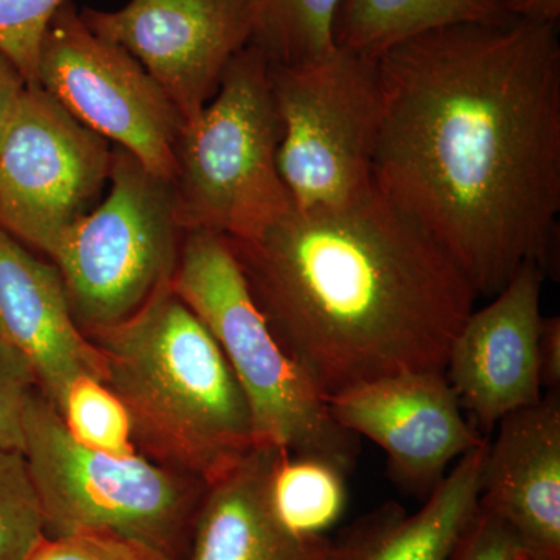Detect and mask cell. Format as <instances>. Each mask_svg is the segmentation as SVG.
Here are the masks:
<instances>
[{
  "instance_id": "1",
  "label": "cell",
  "mask_w": 560,
  "mask_h": 560,
  "mask_svg": "<svg viewBox=\"0 0 560 560\" xmlns=\"http://www.w3.org/2000/svg\"><path fill=\"white\" fill-rule=\"evenodd\" d=\"M375 187L441 243L477 296L547 268L560 213L558 25L500 14L377 60Z\"/></svg>"
},
{
  "instance_id": "2",
  "label": "cell",
  "mask_w": 560,
  "mask_h": 560,
  "mask_svg": "<svg viewBox=\"0 0 560 560\" xmlns=\"http://www.w3.org/2000/svg\"><path fill=\"white\" fill-rule=\"evenodd\" d=\"M224 241L280 348L326 400L378 378L445 374L478 298L441 243L377 187Z\"/></svg>"
},
{
  "instance_id": "3",
  "label": "cell",
  "mask_w": 560,
  "mask_h": 560,
  "mask_svg": "<svg viewBox=\"0 0 560 560\" xmlns=\"http://www.w3.org/2000/svg\"><path fill=\"white\" fill-rule=\"evenodd\" d=\"M88 340L105 363V385L130 418L136 448L205 482L256 447L245 394L208 327L161 287L117 326Z\"/></svg>"
},
{
  "instance_id": "4",
  "label": "cell",
  "mask_w": 560,
  "mask_h": 560,
  "mask_svg": "<svg viewBox=\"0 0 560 560\" xmlns=\"http://www.w3.org/2000/svg\"><path fill=\"white\" fill-rule=\"evenodd\" d=\"M172 287L208 327L245 394L256 445L355 469L359 436L331 418L327 401L280 348L221 235L184 234Z\"/></svg>"
},
{
  "instance_id": "5",
  "label": "cell",
  "mask_w": 560,
  "mask_h": 560,
  "mask_svg": "<svg viewBox=\"0 0 560 560\" xmlns=\"http://www.w3.org/2000/svg\"><path fill=\"white\" fill-rule=\"evenodd\" d=\"M22 455L46 536L109 530L172 560H186L208 482L151 460L80 444L36 388L24 416Z\"/></svg>"
},
{
  "instance_id": "6",
  "label": "cell",
  "mask_w": 560,
  "mask_h": 560,
  "mask_svg": "<svg viewBox=\"0 0 560 560\" xmlns=\"http://www.w3.org/2000/svg\"><path fill=\"white\" fill-rule=\"evenodd\" d=\"M280 138L270 65L248 44L232 58L215 97L180 128L172 178L180 230L243 241L290 212Z\"/></svg>"
},
{
  "instance_id": "7",
  "label": "cell",
  "mask_w": 560,
  "mask_h": 560,
  "mask_svg": "<svg viewBox=\"0 0 560 560\" xmlns=\"http://www.w3.org/2000/svg\"><path fill=\"white\" fill-rule=\"evenodd\" d=\"M184 234L172 180L114 147L108 194L62 232L49 257L80 330L90 337L124 323L171 283Z\"/></svg>"
},
{
  "instance_id": "8",
  "label": "cell",
  "mask_w": 560,
  "mask_h": 560,
  "mask_svg": "<svg viewBox=\"0 0 560 560\" xmlns=\"http://www.w3.org/2000/svg\"><path fill=\"white\" fill-rule=\"evenodd\" d=\"M270 77L282 125L278 168L293 208H342L371 194L382 124L377 60L337 47L308 65H270Z\"/></svg>"
},
{
  "instance_id": "9",
  "label": "cell",
  "mask_w": 560,
  "mask_h": 560,
  "mask_svg": "<svg viewBox=\"0 0 560 560\" xmlns=\"http://www.w3.org/2000/svg\"><path fill=\"white\" fill-rule=\"evenodd\" d=\"M113 150L28 84L0 140V230L49 259L62 232L101 202Z\"/></svg>"
},
{
  "instance_id": "10",
  "label": "cell",
  "mask_w": 560,
  "mask_h": 560,
  "mask_svg": "<svg viewBox=\"0 0 560 560\" xmlns=\"http://www.w3.org/2000/svg\"><path fill=\"white\" fill-rule=\"evenodd\" d=\"M36 84L81 125L172 180L178 110L136 58L88 28L72 0L47 28Z\"/></svg>"
},
{
  "instance_id": "11",
  "label": "cell",
  "mask_w": 560,
  "mask_h": 560,
  "mask_svg": "<svg viewBox=\"0 0 560 560\" xmlns=\"http://www.w3.org/2000/svg\"><path fill=\"white\" fill-rule=\"evenodd\" d=\"M80 16L140 62L184 124L215 97L232 58L249 43L245 0H130L117 10L84 7Z\"/></svg>"
},
{
  "instance_id": "12",
  "label": "cell",
  "mask_w": 560,
  "mask_h": 560,
  "mask_svg": "<svg viewBox=\"0 0 560 560\" xmlns=\"http://www.w3.org/2000/svg\"><path fill=\"white\" fill-rule=\"evenodd\" d=\"M326 401L342 429L381 445L394 481L418 497H429L453 460L486 440L464 418L444 372L378 378Z\"/></svg>"
},
{
  "instance_id": "13",
  "label": "cell",
  "mask_w": 560,
  "mask_h": 560,
  "mask_svg": "<svg viewBox=\"0 0 560 560\" xmlns=\"http://www.w3.org/2000/svg\"><path fill=\"white\" fill-rule=\"evenodd\" d=\"M545 270L525 264L493 301L470 313L448 352L445 377L477 431L539 404L540 294Z\"/></svg>"
},
{
  "instance_id": "14",
  "label": "cell",
  "mask_w": 560,
  "mask_h": 560,
  "mask_svg": "<svg viewBox=\"0 0 560 560\" xmlns=\"http://www.w3.org/2000/svg\"><path fill=\"white\" fill-rule=\"evenodd\" d=\"M0 338L28 364L40 394L58 412L80 378L105 382L101 352L77 326L57 265L3 230Z\"/></svg>"
},
{
  "instance_id": "15",
  "label": "cell",
  "mask_w": 560,
  "mask_h": 560,
  "mask_svg": "<svg viewBox=\"0 0 560 560\" xmlns=\"http://www.w3.org/2000/svg\"><path fill=\"white\" fill-rule=\"evenodd\" d=\"M497 429L480 508L512 530L526 558L560 560L559 390L504 416Z\"/></svg>"
},
{
  "instance_id": "16",
  "label": "cell",
  "mask_w": 560,
  "mask_h": 560,
  "mask_svg": "<svg viewBox=\"0 0 560 560\" xmlns=\"http://www.w3.org/2000/svg\"><path fill=\"white\" fill-rule=\"evenodd\" d=\"M278 453L256 445L209 482L186 560H335L334 541L280 521L271 500Z\"/></svg>"
},
{
  "instance_id": "17",
  "label": "cell",
  "mask_w": 560,
  "mask_h": 560,
  "mask_svg": "<svg viewBox=\"0 0 560 560\" xmlns=\"http://www.w3.org/2000/svg\"><path fill=\"white\" fill-rule=\"evenodd\" d=\"M489 438L456 460L415 514L397 504L364 515L334 541L335 560H448L480 510Z\"/></svg>"
},
{
  "instance_id": "18",
  "label": "cell",
  "mask_w": 560,
  "mask_h": 560,
  "mask_svg": "<svg viewBox=\"0 0 560 560\" xmlns=\"http://www.w3.org/2000/svg\"><path fill=\"white\" fill-rule=\"evenodd\" d=\"M500 14L495 0H345L335 22V43L378 60L423 33Z\"/></svg>"
},
{
  "instance_id": "19",
  "label": "cell",
  "mask_w": 560,
  "mask_h": 560,
  "mask_svg": "<svg viewBox=\"0 0 560 560\" xmlns=\"http://www.w3.org/2000/svg\"><path fill=\"white\" fill-rule=\"evenodd\" d=\"M345 0H245L249 46L272 66L308 65L337 49L335 22Z\"/></svg>"
},
{
  "instance_id": "20",
  "label": "cell",
  "mask_w": 560,
  "mask_h": 560,
  "mask_svg": "<svg viewBox=\"0 0 560 560\" xmlns=\"http://www.w3.org/2000/svg\"><path fill=\"white\" fill-rule=\"evenodd\" d=\"M346 477L330 460L279 451L271 471V500L280 521L302 536H324L345 514Z\"/></svg>"
},
{
  "instance_id": "21",
  "label": "cell",
  "mask_w": 560,
  "mask_h": 560,
  "mask_svg": "<svg viewBox=\"0 0 560 560\" xmlns=\"http://www.w3.org/2000/svg\"><path fill=\"white\" fill-rule=\"evenodd\" d=\"M60 416L69 433L86 447L116 456L138 453L127 410L101 381L73 383Z\"/></svg>"
},
{
  "instance_id": "22",
  "label": "cell",
  "mask_w": 560,
  "mask_h": 560,
  "mask_svg": "<svg viewBox=\"0 0 560 560\" xmlns=\"http://www.w3.org/2000/svg\"><path fill=\"white\" fill-rule=\"evenodd\" d=\"M44 537L43 512L24 455L0 448V560H28Z\"/></svg>"
},
{
  "instance_id": "23",
  "label": "cell",
  "mask_w": 560,
  "mask_h": 560,
  "mask_svg": "<svg viewBox=\"0 0 560 560\" xmlns=\"http://www.w3.org/2000/svg\"><path fill=\"white\" fill-rule=\"evenodd\" d=\"M69 0H0V54L28 84L38 79L40 44Z\"/></svg>"
},
{
  "instance_id": "24",
  "label": "cell",
  "mask_w": 560,
  "mask_h": 560,
  "mask_svg": "<svg viewBox=\"0 0 560 560\" xmlns=\"http://www.w3.org/2000/svg\"><path fill=\"white\" fill-rule=\"evenodd\" d=\"M28 560H172L162 552L109 530H77L44 537Z\"/></svg>"
},
{
  "instance_id": "25",
  "label": "cell",
  "mask_w": 560,
  "mask_h": 560,
  "mask_svg": "<svg viewBox=\"0 0 560 560\" xmlns=\"http://www.w3.org/2000/svg\"><path fill=\"white\" fill-rule=\"evenodd\" d=\"M36 388L28 364L0 338V448L22 452L25 408Z\"/></svg>"
},
{
  "instance_id": "26",
  "label": "cell",
  "mask_w": 560,
  "mask_h": 560,
  "mask_svg": "<svg viewBox=\"0 0 560 560\" xmlns=\"http://www.w3.org/2000/svg\"><path fill=\"white\" fill-rule=\"evenodd\" d=\"M526 558L512 530L500 518L478 510L448 560H523Z\"/></svg>"
},
{
  "instance_id": "27",
  "label": "cell",
  "mask_w": 560,
  "mask_h": 560,
  "mask_svg": "<svg viewBox=\"0 0 560 560\" xmlns=\"http://www.w3.org/2000/svg\"><path fill=\"white\" fill-rule=\"evenodd\" d=\"M539 375L541 388L548 393L559 390L560 386V319L558 316L541 320L539 346Z\"/></svg>"
},
{
  "instance_id": "28",
  "label": "cell",
  "mask_w": 560,
  "mask_h": 560,
  "mask_svg": "<svg viewBox=\"0 0 560 560\" xmlns=\"http://www.w3.org/2000/svg\"><path fill=\"white\" fill-rule=\"evenodd\" d=\"M27 86L24 77L0 54V140L5 135Z\"/></svg>"
},
{
  "instance_id": "29",
  "label": "cell",
  "mask_w": 560,
  "mask_h": 560,
  "mask_svg": "<svg viewBox=\"0 0 560 560\" xmlns=\"http://www.w3.org/2000/svg\"><path fill=\"white\" fill-rule=\"evenodd\" d=\"M501 14L536 24L558 25L560 0H495Z\"/></svg>"
},
{
  "instance_id": "30",
  "label": "cell",
  "mask_w": 560,
  "mask_h": 560,
  "mask_svg": "<svg viewBox=\"0 0 560 560\" xmlns=\"http://www.w3.org/2000/svg\"><path fill=\"white\" fill-rule=\"evenodd\" d=\"M523 560H534V559L525 558V559H523Z\"/></svg>"
}]
</instances>
